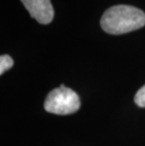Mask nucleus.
I'll return each instance as SVG.
<instances>
[{
    "instance_id": "f257e3e1",
    "label": "nucleus",
    "mask_w": 145,
    "mask_h": 146,
    "mask_svg": "<svg viewBox=\"0 0 145 146\" xmlns=\"http://www.w3.org/2000/svg\"><path fill=\"white\" fill-rule=\"evenodd\" d=\"M101 27L112 35H121L145 26V13L128 5H117L107 9L101 18Z\"/></svg>"
},
{
    "instance_id": "f03ea898",
    "label": "nucleus",
    "mask_w": 145,
    "mask_h": 146,
    "mask_svg": "<svg viewBox=\"0 0 145 146\" xmlns=\"http://www.w3.org/2000/svg\"><path fill=\"white\" fill-rule=\"evenodd\" d=\"M44 110L57 115H69L76 112L80 108V99L72 89L61 84L48 94L44 100Z\"/></svg>"
},
{
    "instance_id": "7ed1b4c3",
    "label": "nucleus",
    "mask_w": 145,
    "mask_h": 146,
    "mask_svg": "<svg viewBox=\"0 0 145 146\" xmlns=\"http://www.w3.org/2000/svg\"><path fill=\"white\" fill-rule=\"evenodd\" d=\"M30 16L40 24L47 25L54 18V8L50 0H21Z\"/></svg>"
},
{
    "instance_id": "20e7f679",
    "label": "nucleus",
    "mask_w": 145,
    "mask_h": 146,
    "mask_svg": "<svg viewBox=\"0 0 145 146\" xmlns=\"http://www.w3.org/2000/svg\"><path fill=\"white\" fill-rule=\"evenodd\" d=\"M13 66V60L9 55H2L0 57V74H3L6 71Z\"/></svg>"
},
{
    "instance_id": "39448f33",
    "label": "nucleus",
    "mask_w": 145,
    "mask_h": 146,
    "mask_svg": "<svg viewBox=\"0 0 145 146\" xmlns=\"http://www.w3.org/2000/svg\"><path fill=\"white\" fill-rule=\"evenodd\" d=\"M134 101L140 108H145V85L141 87L136 94Z\"/></svg>"
}]
</instances>
